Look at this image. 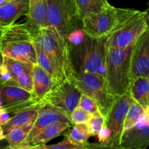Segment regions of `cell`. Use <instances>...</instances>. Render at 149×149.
I'll return each instance as SVG.
<instances>
[{
  "label": "cell",
  "instance_id": "obj_11",
  "mask_svg": "<svg viewBox=\"0 0 149 149\" xmlns=\"http://www.w3.org/2000/svg\"><path fill=\"white\" fill-rule=\"evenodd\" d=\"M0 97L3 109L14 114L40 101L33 93L15 85L0 84Z\"/></svg>",
  "mask_w": 149,
  "mask_h": 149
},
{
  "label": "cell",
  "instance_id": "obj_10",
  "mask_svg": "<svg viewBox=\"0 0 149 149\" xmlns=\"http://www.w3.org/2000/svg\"><path fill=\"white\" fill-rule=\"evenodd\" d=\"M132 101L129 90L121 96L116 97L106 119L107 127L110 131L108 145L120 146L121 137L124 131V122Z\"/></svg>",
  "mask_w": 149,
  "mask_h": 149
},
{
  "label": "cell",
  "instance_id": "obj_41",
  "mask_svg": "<svg viewBox=\"0 0 149 149\" xmlns=\"http://www.w3.org/2000/svg\"><path fill=\"white\" fill-rule=\"evenodd\" d=\"M3 109L2 107V102H1V97H0V109Z\"/></svg>",
  "mask_w": 149,
  "mask_h": 149
},
{
  "label": "cell",
  "instance_id": "obj_7",
  "mask_svg": "<svg viewBox=\"0 0 149 149\" xmlns=\"http://www.w3.org/2000/svg\"><path fill=\"white\" fill-rule=\"evenodd\" d=\"M148 29L145 12L136 11L106 37L107 48L124 49L135 43Z\"/></svg>",
  "mask_w": 149,
  "mask_h": 149
},
{
  "label": "cell",
  "instance_id": "obj_14",
  "mask_svg": "<svg viewBox=\"0 0 149 149\" xmlns=\"http://www.w3.org/2000/svg\"><path fill=\"white\" fill-rule=\"evenodd\" d=\"M47 7V0H29L25 24L33 36L41 29L48 26Z\"/></svg>",
  "mask_w": 149,
  "mask_h": 149
},
{
  "label": "cell",
  "instance_id": "obj_28",
  "mask_svg": "<svg viewBox=\"0 0 149 149\" xmlns=\"http://www.w3.org/2000/svg\"><path fill=\"white\" fill-rule=\"evenodd\" d=\"M88 144L89 142L85 144L75 143L70 141L67 138H64L62 141L56 144H53V145L45 144V145L38 146L32 149H86Z\"/></svg>",
  "mask_w": 149,
  "mask_h": 149
},
{
  "label": "cell",
  "instance_id": "obj_39",
  "mask_svg": "<svg viewBox=\"0 0 149 149\" xmlns=\"http://www.w3.org/2000/svg\"><path fill=\"white\" fill-rule=\"evenodd\" d=\"M4 55H3L1 51L0 50V68H1V66L3 65V63H4Z\"/></svg>",
  "mask_w": 149,
  "mask_h": 149
},
{
  "label": "cell",
  "instance_id": "obj_1",
  "mask_svg": "<svg viewBox=\"0 0 149 149\" xmlns=\"http://www.w3.org/2000/svg\"><path fill=\"white\" fill-rule=\"evenodd\" d=\"M34 41L45 52L56 69L65 80L74 81L76 71L68 42L51 26L41 29L34 35Z\"/></svg>",
  "mask_w": 149,
  "mask_h": 149
},
{
  "label": "cell",
  "instance_id": "obj_26",
  "mask_svg": "<svg viewBox=\"0 0 149 149\" xmlns=\"http://www.w3.org/2000/svg\"><path fill=\"white\" fill-rule=\"evenodd\" d=\"M7 85H15L20 87L27 91L33 93L34 90V79H33V66L28 68L27 70L18 76L16 78L13 79Z\"/></svg>",
  "mask_w": 149,
  "mask_h": 149
},
{
  "label": "cell",
  "instance_id": "obj_6",
  "mask_svg": "<svg viewBox=\"0 0 149 149\" xmlns=\"http://www.w3.org/2000/svg\"><path fill=\"white\" fill-rule=\"evenodd\" d=\"M74 83L83 94L87 95L96 101L101 113L106 120L115 97L108 90L105 77L91 73L78 72Z\"/></svg>",
  "mask_w": 149,
  "mask_h": 149
},
{
  "label": "cell",
  "instance_id": "obj_5",
  "mask_svg": "<svg viewBox=\"0 0 149 149\" xmlns=\"http://www.w3.org/2000/svg\"><path fill=\"white\" fill-rule=\"evenodd\" d=\"M136 10L110 5L100 13L86 15L82 20L83 30L93 39L106 38L131 15Z\"/></svg>",
  "mask_w": 149,
  "mask_h": 149
},
{
  "label": "cell",
  "instance_id": "obj_21",
  "mask_svg": "<svg viewBox=\"0 0 149 149\" xmlns=\"http://www.w3.org/2000/svg\"><path fill=\"white\" fill-rule=\"evenodd\" d=\"M129 90L133 100L149 111V78L138 77L131 80Z\"/></svg>",
  "mask_w": 149,
  "mask_h": 149
},
{
  "label": "cell",
  "instance_id": "obj_4",
  "mask_svg": "<svg viewBox=\"0 0 149 149\" xmlns=\"http://www.w3.org/2000/svg\"><path fill=\"white\" fill-rule=\"evenodd\" d=\"M107 49L106 38L93 39L86 35L83 42L71 50L77 73H91L105 77Z\"/></svg>",
  "mask_w": 149,
  "mask_h": 149
},
{
  "label": "cell",
  "instance_id": "obj_40",
  "mask_svg": "<svg viewBox=\"0 0 149 149\" xmlns=\"http://www.w3.org/2000/svg\"><path fill=\"white\" fill-rule=\"evenodd\" d=\"M10 1H11V0H0V7L3 6L4 4H5L6 3L9 2Z\"/></svg>",
  "mask_w": 149,
  "mask_h": 149
},
{
  "label": "cell",
  "instance_id": "obj_34",
  "mask_svg": "<svg viewBox=\"0 0 149 149\" xmlns=\"http://www.w3.org/2000/svg\"><path fill=\"white\" fill-rule=\"evenodd\" d=\"M98 137V140H99V143H105L108 144L110 138V131L109 130L108 127L105 125L98 133L96 135Z\"/></svg>",
  "mask_w": 149,
  "mask_h": 149
},
{
  "label": "cell",
  "instance_id": "obj_31",
  "mask_svg": "<svg viewBox=\"0 0 149 149\" xmlns=\"http://www.w3.org/2000/svg\"><path fill=\"white\" fill-rule=\"evenodd\" d=\"M105 123H106V120L102 113H99L92 115L89 122V129H90L92 136H96L99 131L105 126Z\"/></svg>",
  "mask_w": 149,
  "mask_h": 149
},
{
  "label": "cell",
  "instance_id": "obj_29",
  "mask_svg": "<svg viewBox=\"0 0 149 149\" xmlns=\"http://www.w3.org/2000/svg\"><path fill=\"white\" fill-rule=\"evenodd\" d=\"M79 107L82 108L91 113V115L96 114V113H101L100 111H99V106H98L97 103H96L93 98L89 97L87 95H85L82 93L81 97H80V101L78 103Z\"/></svg>",
  "mask_w": 149,
  "mask_h": 149
},
{
  "label": "cell",
  "instance_id": "obj_43",
  "mask_svg": "<svg viewBox=\"0 0 149 149\" xmlns=\"http://www.w3.org/2000/svg\"><path fill=\"white\" fill-rule=\"evenodd\" d=\"M1 31H2V29H0V34H1Z\"/></svg>",
  "mask_w": 149,
  "mask_h": 149
},
{
  "label": "cell",
  "instance_id": "obj_24",
  "mask_svg": "<svg viewBox=\"0 0 149 149\" xmlns=\"http://www.w3.org/2000/svg\"><path fill=\"white\" fill-rule=\"evenodd\" d=\"M64 135V138H67L72 142L78 144L86 143H88L89 138L92 136L88 123L74 125L73 127L65 132Z\"/></svg>",
  "mask_w": 149,
  "mask_h": 149
},
{
  "label": "cell",
  "instance_id": "obj_42",
  "mask_svg": "<svg viewBox=\"0 0 149 149\" xmlns=\"http://www.w3.org/2000/svg\"><path fill=\"white\" fill-rule=\"evenodd\" d=\"M4 26H1V24H0V29H4Z\"/></svg>",
  "mask_w": 149,
  "mask_h": 149
},
{
  "label": "cell",
  "instance_id": "obj_19",
  "mask_svg": "<svg viewBox=\"0 0 149 149\" xmlns=\"http://www.w3.org/2000/svg\"><path fill=\"white\" fill-rule=\"evenodd\" d=\"M72 124L69 122H57L48 125L34 137L26 149H32L38 146L45 145L52 139L61 135Z\"/></svg>",
  "mask_w": 149,
  "mask_h": 149
},
{
  "label": "cell",
  "instance_id": "obj_30",
  "mask_svg": "<svg viewBox=\"0 0 149 149\" xmlns=\"http://www.w3.org/2000/svg\"><path fill=\"white\" fill-rule=\"evenodd\" d=\"M92 115L83 109L82 108L77 106L71 113L70 116V122L72 125H77L80 123L89 124Z\"/></svg>",
  "mask_w": 149,
  "mask_h": 149
},
{
  "label": "cell",
  "instance_id": "obj_38",
  "mask_svg": "<svg viewBox=\"0 0 149 149\" xmlns=\"http://www.w3.org/2000/svg\"><path fill=\"white\" fill-rule=\"evenodd\" d=\"M4 137H5V135H4V131H3L2 127L0 126V141H1L2 140H4Z\"/></svg>",
  "mask_w": 149,
  "mask_h": 149
},
{
  "label": "cell",
  "instance_id": "obj_15",
  "mask_svg": "<svg viewBox=\"0 0 149 149\" xmlns=\"http://www.w3.org/2000/svg\"><path fill=\"white\" fill-rule=\"evenodd\" d=\"M120 146L125 149L147 148L149 146V125L137 124L124 131Z\"/></svg>",
  "mask_w": 149,
  "mask_h": 149
},
{
  "label": "cell",
  "instance_id": "obj_18",
  "mask_svg": "<svg viewBox=\"0 0 149 149\" xmlns=\"http://www.w3.org/2000/svg\"><path fill=\"white\" fill-rule=\"evenodd\" d=\"M33 93L35 97L39 100H42L45 96L57 85L56 82L51 76L38 64L33 65Z\"/></svg>",
  "mask_w": 149,
  "mask_h": 149
},
{
  "label": "cell",
  "instance_id": "obj_16",
  "mask_svg": "<svg viewBox=\"0 0 149 149\" xmlns=\"http://www.w3.org/2000/svg\"><path fill=\"white\" fill-rule=\"evenodd\" d=\"M45 103L43 100H40L35 104L14 113L13 116H11L10 120L7 122V123L2 126L4 135H6L13 128L28 125V124H34L37 118L39 109Z\"/></svg>",
  "mask_w": 149,
  "mask_h": 149
},
{
  "label": "cell",
  "instance_id": "obj_36",
  "mask_svg": "<svg viewBox=\"0 0 149 149\" xmlns=\"http://www.w3.org/2000/svg\"><path fill=\"white\" fill-rule=\"evenodd\" d=\"M11 118L10 113L4 109H0V126H4Z\"/></svg>",
  "mask_w": 149,
  "mask_h": 149
},
{
  "label": "cell",
  "instance_id": "obj_35",
  "mask_svg": "<svg viewBox=\"0 0 149 149\" xmlns=\"http://www.w3.org/2000/svg\"><path fill=\"white\" fill-rule=\"evenodd\" d=\"M86 149H125L121 146H111L105 143H89L87 148Z\"/></svg>",
  "mask_w": 149,
  "mask_h": 149
},
{
  "label": "cell",
  "instance_id": "obj_2",
  "mask_svg": "<svg viewBox=\"0 0 149 149\" xmlns=\"http://www.w3.org/2000/svg\"><path fill=\"white\" fill-rule=\"evenodd\" d=\"M0 50L4 56L33 65L37 64L34 36L25 23H14L2 29Z\"/></svg>",
  "mask_w": 149,
  "mask_h": 149
},
{
  "label": "cell",
  "instance_id": "obj_20",
  "mask_svg": "<svg viewBox=\"0 0 149 149\" xmlns=\"http://www.w3.org/2000/svg\"><path fill=\"white\" fill-rule=\"evenodd\" d=\"M76 17L81 20L86 15L100 13L109 7L108 0H72Z\"/></svg>",
  "mask_w": 149,
  "mask_h": 149
},
{
  "label": "cell",
  "instance_id": "obj_17",
  "mask_svg": "<svg viewBox=\"0 0 149 149\" xmlns=\"http://www.w3.org/2000/svg\"><path fill=\"white\" fill-rule=\"evenodd\" d=\"M29 0H11L0 7V24L4 27L13 24L20 16L26 15Z\"/></svg>",
  "mask_w": 149,
  "mask_h": 149
},
{
  "label": "cell",
  "instance_id": "obj_3",
  "mask_svg": "<svg viewBox=\"0 0 149 149\" xmlns=\"http://www.w3.org/2000/svg\"><path fill=\"white\" fill-rule=\"evenodd\" d=\"M133 46L124 49H107L105 78L108 90L116 97L129 89L130 65Z\"/></svg>",
  "mask_w": 149,
  "mask_h": 149
},
{
  "label": "cell",
  "instance_id": "obj_12",
  "mask_svg": "<svg viewBox=\"0 0 149 149\" xmlns=\"http://www.w3.org/2000/svg\"><path fill=\"white\" fill-rule=\"evenodd\" d=\"M149 78V30L137 39L133 46L130 65V79Z\"/></svg>",
  "mask_w": 149,
  "mask_h": 149
},
{
  "label": "cell",
  "instance_id": "obj_33",
  "mask_svg": "<svg viewBox=\"0 0 149 149\" xmlns=\"http://www.w3.org/2000/svg\"><path fill=\"white\" fill-rule=\"evenodd\" d=\"M13 79L12 74L7 68L5 65L3 63L0 68V84H6L10 82Z\"/></svg>",
  "mask_w": 149,
  "mask_h": 149
},
{
  "label": "cell",
  "instance_id": "obj_37",
  "mask_svg": "<svg viewBox=\"0 0 149 149\" xmlns=\"http://www.w3.org/2000/svg\"><path fill=\"white\" fill-rule=\"evenodd\" d=\"M145 17H146V23H147L148 29L149 30V6L148 8L145 10Z\"/></svg>",
  "mask_w": 149,
  "mask_h": 149
},
{
  "label": "cell",
  "instance_id": "obj_22",
  "mask_svg": "<svg viewBox=\"0 0 149 149\" xmlns=\"http://www.w3.org/2000/svg\"><path fill=\"white\" fill-rule=\"evenodd\" d=\"M33 124H28L23 126L13 128L5 135L4 139L8 145L1 149H15L24 142L26 137L32 130Z\"/></svg>",
  "mask_w": 149,
  "mask_h": 149
},
{
  "label": "cell",
  "instance_id": "obj_8",
  "mask_svg": "<svg viewBox=\"0 0 149 149\" xmlns=\"http://www.w3.org/2000/svg\"><path fill=\"white\" fill-rule=\"evenodd\" d=\"M47 20L48 26L53 27L67 40L69 33L75 29L76 17L72 0H47Z\"/></svg>",
  "mask_w": 149,
  "mask_h": 149
},
{
  "label": "cell",
  "instance_id": "obj_25",
  "mask_svg": "<svg viewBox=\"0 0 149 149\" xmlns=\"http://www.w3.org/2000/svg\"><path fill=\"white\" fill-rule=\"evenodd\" d=\"M148 111L132 99L124 122V131L135 126Z\"/></svg>",
  "mask_w": 149,
  "mask_h": 149
},
{
  "label": "cell",
  "instance_id": "obj_9",
  "mask_svg": "<svg viewBox=\"0 0 149 149\" xmlns=\"http://www.w3.org/2000/svg\"><path fill=\"white\" fill-rule=\"evenodd\" d=\"M81 95L74 81L66 80L55 86L42 100L62 111L70 120L72 112L78 106Z\"/></svg>",
  "mask_w": 149,
  "mask_h": 149
},
{
  "label": "cell",
  "instance_id": "obj_23",
  "mask_svg": "<svg viewBox=\"0 0 149 149\" xmlns=\"http://www.w3.org/2000/svg\"><path fill=\"white\" fill-rule=\"evenodd\" d=\"M35 44V48H36V52H37V64L43 68L48 74L51 76L54 81L56 82L57 85L59 84L60 83L63 82L64 81H66L65 79L64 78L62 75L56 69L55 67L51 63V60L49 59L48 55L45 54V52L42 50L40 48V47L36 44Z\"/></svg>",
  "mask_w": 149,
  "mask_h": 149
},
{
  "label": "cell",
  "instance_id": "obj_13",
  "mask_svg": "<svg viewBox=\"0 0 149 149\" xmlns=\"http://www.w3.org/2000/svg\"><path fill=\"white\" fill-rule=\"evenodd\" d=\"M57 122H70V120L62 111L54 106H51L48 103H45L39 109L37 118L34 122L32 130L26 137L24 142L15 149H26L29 143L35 135H37L42 129L46 127L47 126Z\"/></svg>",
  "mask_w": 149,
  "mask_h": 149
},
{
  "label": "cell",
  "instance_id": "obj_27",
  "mask_svg": "<svg viewBox=\"0 0 149 149\" xmlns=\"http://www.w3.org/2000/svg\"><path fill=\"white\" fill-rule=\"evenodd\" d=\"M4 64L10 71V74H12V77H13V79L16 78L18 76L24 72L28 68L33 66V65L13 59V58H9L7 56H4Z\"/></svg>",
  "mask_w": 149,
  "mask_h": 149
},
{
  "label": "cell",
  "instance_id": "obj_32",
  "mask_svg": "<svg viewBox=\"0 0 149 149\" xmlns=\"http://www.w3.org/2000/svg\"><path fill=\"white\" fill-rule=\"evenodd\" d=\"M86 33L83 31V30L80 29H74L72 31L68 34L67 37V41L70 45L71 50L74 47H77L80 45L84 40V38L86 36Z\"/></svg>",
  "mask_w": 149,
  "mask_h": 149
}]
</instances>
